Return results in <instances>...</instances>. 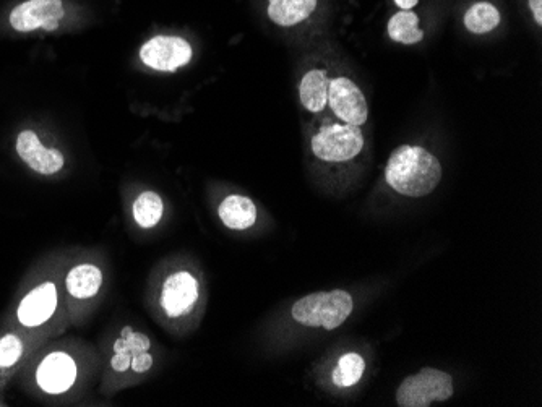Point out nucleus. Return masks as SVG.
<instances>
[{
  "label": "nucleus",
  "mask_w": 542,
  "mask_h": 407,
  "mask_svg": "<svg viewBox=\"0 0 542 407\" xmlns=\"http://www.w3.org/2000/svg\"><path fill=\"white\" fill-rule=\"evenodd\" d=\"M385 179L405 197H426L440 184L442 166L439 159L421 146L403 145L388 159Z\"/></svg>",
  "instance_id": "nucleus-1"
},
{
  "label": "nucleus",
  "mask_w": 542,
  "mask_h": 407,
  "mask_svg": "<svg viewBox=\"0 0 542 407\" xmlns=\"http://www.w3.org/2000/svg\"><path fill=\"white\" fill-rule=\"evenodd\" d=\"M353 297L343 289L332 292H315L302 297L293 305V318L310 328L335 330L348 320L353 312Z\"/></svg>",
  "instance_id": "nucleus-2"
},
{
  "label": "nucleus",
  "mask_w": 542,
  "mask_h": 407,
  "mask_svg": "<svg viewBox=\"0 0 542 407\" xmlns=\"http://www.w3.org/2000/svg\"><path fill=\"white\" fill-rule=\"evenodd\" d=\"M453 393L452 375L426 367L403 380L396 391V403L401 407H429L434 401H447Z\"/></svg>",
  "instance_id": "nucleus-3"
},
{
  "label": "nucleus",
  "mask_w": 542,
  "mask_h": 407,
  "mask_svg": "<svg viewBox=\"0 0 542 407\" xmlns=\"http://www.w3.org/2000/svg\"><path fill=\"white\" fill-rule=\"evenodd\" d=\"M362 148L364 135L358 125H328L312 138L314 155L328 163H343L356 158Z\"/></svg>",
  "instance_id": "nucleus-4"
},
{
  "label": "nucleus",
  "mask_w": 542,
  "mask_h": 407,
  "mask_svg": "<svg viewBox=\"0 0 542 407\" xmlns=\"http://www.w3.org/2000/svg\"><path fill=\"white\" fill-rule=\"evenodd\" d=\"M150 349L151 341L147 335L138 333L132 326H125L112 346V370L117 373L148 372L155 362Z\"/></svg>",
  "instance_id": "nucleus-5"
},
{
  "label": "nucleus",
  "mask_w": 542,
  "mask_h": 407,
  "mask_svg": "<svg viewBox=\"0 0 542 407\" xmlns=\"http://www.w3.org/2000/svg\"><path fill=\"white\" fill-rule=\"evenodd\" d=\"M192 46L177 36H156L143 44L140 59L158 72H176L192 60Z\"/></svg>",
  "instance_id": "nucleus-6"
},
{
  "label": "nucleus",
  "mask_w": 542,
  "mask_h": 407,
  "mask_svg": "<svg viewBox=\"0 0 542 407\" xmlns=\"http://www.w3.org/2000/svg\"><path fill=\"white\" fill-rule=\"evenodd\" d=\"M328 104L338 119L345 120L346 124H366L369 117L366 96L359 90L356 83L349 78L341 77L330 80L328 85Z\"/></svg>",
  "instance_id": "nucleus-7"
},
{
  "label": "nucleus",
  "mask_w": 542,
  "mask_h": 407,
  "mask_svg": "<svg viewBox=\"0 0 542 407\" xmlns=\"http://www.w3.org/2000/svg\"><path fill=\"white\" fill-rule=\"evenodd\" d=\"M64 15L62 0H26L10 13V25L20 33L38 28L54 31Z\"/></svg>",
  "instance_id": "nucleus-8"
},
{
  "label": "nucleus",
  "mask_w": 542,
  "mask_h": 407,
  "mask_svg": "<svg viewBox=\"0 0 542 407\" xmlns=\"http://www.w3.org/2000/svg\"><path fill=\"white\" fill-rule=\"evenodd\" d=\"M198 300V281L187 271H177L164 281L160 304L168 317H182L194 309Z\"/></svg>",
  "instance_id": "nucleus-9"
},
{
  "label": "nucleus",
  "mask_w": 542,
  "mask_h": 407,
  "mask_svg": "<svg viewBox=\"0 0 542 407\" xmlns=\"http://www.w3.org/2000/svg\"><path fill=\"white\" fill-rule=\"evenodd\" d=\"M36 380L49 395H61L74 386L77 364L65 352H52L39 364Z\"/></svg>",
  "instance_id": "nucleus-10"
},
{
  "label": "nucleus",
  "mask_w": 542,
  "mask_h": 407,
  "mask_svg": "<svg viewBox=\"0 0 542 407\" xmlns=\"http://www.w3.org/2000/svg\"><path fill=\"white\" fill-rule=\"evenodd\" d=\"M17 153L23 163L43 176H52L64 168L65 158L56 148H46L33 130H23L17 138Z\"/></svg>",
  "instance_id": "nucleus-11"
},
{
  "label": "nucleus",
  "mask_w": 542,
  "mask_h": 407,
  "mask_svg": "<svg viewBox=\"0 0 542 407\" xmlns=\"http://www.w3.org/2000/svg\"><path fill=\"white\" fill-rule=\"evenodd\" d=\"M57 307V289L54 283L39 284L38 288L28 292L18 305V322L23 326L43 325L54 315Z\"/></svg>",
  "instance_id": "nucleus-12"
},
{
  "label": "nucleus",
  "mask_w": 542,
  "mask_h": 407,
  "mask_svg": "<svg viewBox=\"0 0 542 407\" xmlns=\"http://www.w3.org/2000/svg\"><path fill=\"white\" fill-rule=\"evenodd\" d=\"M218 215L226 228L246 231L257 221V206L244 195H229L221 202Z\"/></svg>",
  "instance_id": "nucleus-13"
},
{
  "label": "nucleus",
  "mask_w": 542,
  "mask_h": 407,
  "mask_svg": "<svg viewBox=\"0 0 542 407\" xmlns=\"http://www.w3.org/2000/svg\"><path fill=\"white\" fill-rule=\"evenodd\" d=\"M103 284V271L91 263H82L69 271L65 288L75 299H91L98 294Z\"/></svg>",
  "instance_id": "nucleus-14"
},
{
  "label": "nucleus",
  "mask_w": 542,
  "mask_h": 407,
  "mask_svg": "<svg viewBox=\"0 0 542 407\" xmlns=\"http://www.w3.org/2000/svg\"><path fill=\"white\" fill-rule=\"evenodd\" d=\"M317 0H268V17L280 26H294L309 18Z\"/></svg>",
  "instance_id": "nucleus-15"
},
{
  "label": "nucleus",
  "mask_w": 542,
  "mask_h": 407,
  "mask_svg": "<svg viewBox=\"0 0 542 407\" xmlns=\"http://www.w3.org/2000/svg\"><path fill=\"white\" fill-rule=\"evenodd\" d=\"M328 85L330 80L327 72L323 70L307 72L299 86L302 106L310 112H322L328 104Z\"/></svg>",
  "instance_id": "nucleus-16"
},
{
  "label": "nucleus",
  "mask_w": 542,
  "mask_h": 407,
  "mask_svg": "<svg viewBox=\"0 0 542 407\" xmlns=\"http://www.w3.org/2000/svg\"><path fill=\"white\" fill-rule=\"evenodd\" d=\"M164 205L160 195L156 192H143L135 198L132 205V215L135 223L142 229L155 228L163 218Z\"/></svg>",
  "instance_id": "nucleus-17"
},
{
  "label": "nucleus",
  "mask_w": 542,
  "mask_h": 407,
  "mask_svg": "<svg viewBox=\"0 0 542 407\" xmlns=\"http://www.w3.org/2000/svg\"><path fill=\"white\" fill-rule=\"evenodd\" d=\"M419 18L418 15L403 10V12L396 13L390 18L388 22V35L393 41L401 44H416L424 38V33L419 30Z\"/></svg>",
  "instance_id": "nucleus-18"
},
{
  "label": "nucleus",
  "mask_w": 542,
  "mask_h": 407,
  "mask_svg": "<svg viewBox=\"0 0 542 407\" xmlns=\"http://www.w3.org/2000/svg\"><path fill=\"white\" fill-rule=\"evenodd\" d=\"M499 23V10L495 9L494 5L487 4V2L474 4L465 15L466 28H468L471 33H476V35L489 33V31L494 30L495 26L499 25Z\"/></svg>",
  "instance_id": "nucleus-19"
},
{
  "label": "nucleus",
  "mask_w": 542,
  "mask_h": 407,
  "mask_svg": "<svg viewBox=\"0 0 542 407\" xmlns=\"http://www.w3.org/2000/svg\"><path fill=\"white\" fill-rule=\"evenodd\" d=\"M366 370V362L359 356L358 352H348L338 360L335 372H333V383L340 388H349L361 380Z\"/></svg>",
  "instance_id": "nucleus-20"
},
{
  "label": "nucleus",
  "mask_w": 542,
  "mask_h": 407,
  "mask_svg": "<svg viewBox=\"0 0 542 407\" xmlns=\"http://www.w3.org/2000/svg\"><path fill=\"white\" fill-rule=\"evenodd\" d=\"M23 343L15 335H5L0 339V367H12L22 357Z\"/></svg>",
  "instance_id": "nucleus-21"
},
{
  "label": "nucleus",
  "mask_w": 542,
  "mask_h": 407,
  "mask_svg": "<svg viewBox=\"0 0 542 407\" xmlns=\"http://www.w3.org/2000/svg\"><path fill=\"white\" fill-rule=\"evenodd\" d=\"M531 12L539 26L542 25V0H530Z\"/></svg>",
  "instance_id": "nucleus-22"
},
{
  "label": "nucleus",
  "mask_w": 542,
  "mask_h": 407,
  "mask_svg": "<svg viewBox=\"0 0 542 407\" xmlns=\"http://www.w3.org/2000/svg\"><path fill=\"white\" fill-rule=\"evenodd\" d=\"M395 2L403 10H411L418 5V0H395Z\"/></svg>",
  "instance_id": "nucleus-23"
}]
</instances>
